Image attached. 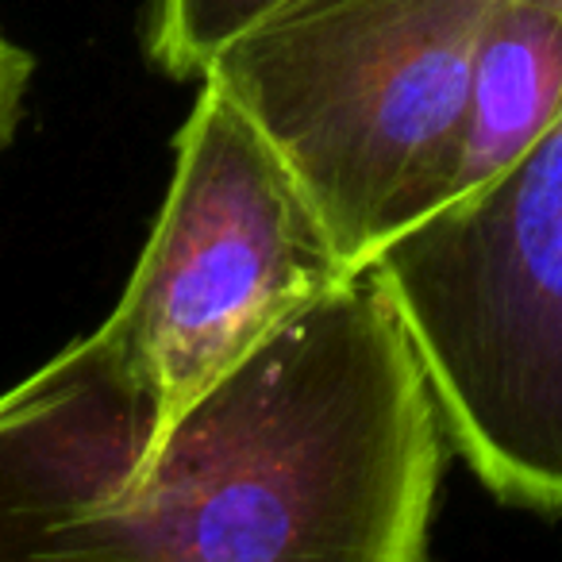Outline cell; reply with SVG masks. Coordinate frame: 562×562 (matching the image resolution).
<instances>
[{
  "mask_svg": "<svg viewBox=\"0 0 562 562\" xmlns=\"http://www.w3.org/2000/svg\"><path fill=\"white\" fill-rule=\"evenodd\" d=\"M359 273L273 143L201 86L124 297L97 328L166 424Z\"/></svg>",
  "mask_w": 562,
  "mask_h": 562,
  "instance_id": "3957f363",
  "label": "cell"
},
{
  "mask_svg": "<svg viewBox=\"0 0 562 562\" xmlns=\"http://www.w3.org/2000/svg\"><path fill=\"white\" fill-rule=\"evenodd\" d=\"M32 55L20 43L0 32V147L12 139L20 116H24L27 86H32Z\"/></svg>",
  "mask_w": 562,
  "mask_h": 562,
  "instance_id": "5b68a950",
  "label": "cell"
},
{
  "mask_svg": "<svg viewBox=\"0 0 562 562\" xmlns=\"http://www.w3.org/2000/svg\"><path fill=\"white\" fill-rule=\"evenodd\" d=\"M447 443L508 508L562 516V112L374 258Z\"/></svg>",
  "mask_w": 562,
  "mask_h": 562,
  "instance_id": "7a4b0ae2",
  "label": "cell"
},
{
  "mask_svg": "<svg viewBox=\"0 0 562 562\" xmlns=\"http://www.w3.org/2000/svg\"><path fill=\"white\" fill-rule=\"evenodd\" d=\"M497 0H147V58L216 86L367 270L443 204Z\"/></svg>",
  "mask_w": 562,
  "mask_h": 562,
  "instance_id": "6da1fadb",
  "label": "cell"
},
{
  "mask_svg": "<svg viewBox=\"0 0 562 562\" xmlns=\"http://www.w3.org/2000/svg\"><path fill=\"white\" fill-rule=\"evenodd\" d=\"M559 112L562 0H497L477 40L443 204L505 170Z\"/></svg>",
  "mask_w": 562,
  "mask_h": 562,
  "instance_id": "277c9868",
  "label": "cell"
}]
</instances>
